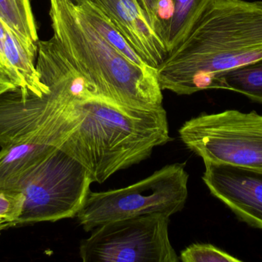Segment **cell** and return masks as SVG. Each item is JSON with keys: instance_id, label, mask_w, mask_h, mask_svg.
Masks as SVG:
<instances>
[{"instance_id": "6da1fadb", "label": "cell", "mask_w": 262, "mask_h": 262, "mask_svg": "<svg viewBox=\"0 0 262 262\" xmlns=\"http://www.w3.org/2000/svg\"><path fill=\"white\" fill-rule=\"evenodd\" d=\"M262 58V1L213 0L157 67L162 90L217 89L225 72Z\"/></svg>"}, {"instance_id": "7a4b0ae2", "label": "cell", "mask_w": 262, "mask_h": 262, "mask_svg": "<svg viewBox=\"0 0 262 262\" xmlns=\"http://www.w3.org/2000/svg\"><path fill=\"white\" fill-rule=\"evenodd\" d=\"M82 118L63 145L93 183L102 184L118 171L147 158L170 140L166 112L124 107L95 97L78 104Z\"/></svg>"}, {"instance_id": "3957f363", "label": "cell", "mask_w": 262, "mask_h": 262, "mask_svg": "<svg viewBox=\"0 0 262 262\" xmlns=\"http://www.w3.org/2000/svg\"><path fill=\"white\" fill-rule=\"evenodd\" d=\"M53 36L72 66L101 98L124 107L163 108L157 69L134 64L107 43L72 0H50Z\"/></svg>"}, {"instance_id": "277c9868", "label": "cell", "mask_w": 262, "mask_h": 262, "mask_svg": "<svg viewBox=\"0 0 262 262\" xmlns=\"http://www.w3.org/2000/svg\"><path fill=\"white\" fill-rule=\"evenodd\" d=\"M49 88L42 96L16 89L0 97V148L33 143L61 148L82 118L78 102L64 77L52 73L43 78Z\"/></svg>"}, {"instance_id": "5b68a950", "label": "cell", "mask_w": 262, "mask_h": 262, "mask_svg": "<svg viewBox=\"0 0 262 262\" xmlns=\"http://www.w3.org/2000/svg\"><path fill=\"white\" fill-rule=\"evenodd\" d=\"M189 175L184 165L164 166L150 176L127 187L89 192L77 215L86 232L116 220L181 211L188 197Z\"/></svg>"}, {"instance_id": "8992f818", "label": "cell", "mask_w": 262, "mask_h": 262, "mask_svg": "<svg viewBox=\"0 0 262 262\" xmlns=\"http://www.w3.org/2000/svg\"><path fill=\"white\" fill-rule=\"evenodd\" d=\"M180 136L204 163L262 170V115L226 110L186 122Z\"/></svg>"}, {"instance_id": "52a82bcc", "label": "cell", "mask_w": 262, "mask_h": 262, "mask_svg": "<svg viewBox=\"0 0 262 262\" xmlns=\"http://www.w3.org/2000/svg\"><path fill=\"white\" fill-rule=\"evenodd\" d=\"M93 183L87 169L61 148L51 152L18 186L24 195L18 224L77 216Z\"/></svg>"}, {"instance_id": "ba28073f", "label": "cell", "mask_w": 262, "mask_h": 262, "mask_svg": "<svg viewBox=\"0 0 262 262\" xmlns=\"http://www.w3.org/2000/svg\"><path fill=\"white\" fill-rule=\"evenodd\" d=\"M169 215L149 214L105 223L80 246L84 262H178Z\"/></svg>"}, {"instance_id": "9c48e42d", "label": "cell", "mask_w": 262, "mask_h": 262, "mask_svg": "<svg viewBox=\"0 0 262 262\" xmlns=\"http://www.w3.org/2000/svg\"><path fill=\"white\" fill-rule=\"evenodd\" d=\"M211 193L241 221L262 229V170L204 163Z\"/></svg>"}, {"instance_id": "30bf717a", "label": "cell", "mask_w": 262, "mask_h": 262, "mask_svg": "<svg viewBox=\"0 0 262 262\" xmlns=\"http://www.w3.org/2000/svg\"><path fill=\"white\" fill-rule=\"evenodd\" d=\"M149 66L157 69L167 55L137 0H92Z\"/></svg>"}, {"instance_id": "8fae6325", "label": "cell", "mask_w": 262, "mask_h": 262, "mask_svg": "<svg viewBox=\"0 0 262 262\" xmlns=\"http://www.w3.org/2000/svg\"><path fill=\"white\" fill-rule=\"evenodd\" d=\"M33 143H18L0 148V189L17 190L23 180L55 149Z\"/></svg>"}, {"instance_id": "7c38bea8", "label": "cell", "mask_w": 262, "mask_h": 262, "mask_svg": "<svg viewBox=\"0 0 262 262\" xmlns=\"http://www.w3.org/2000/svg\"><path fill=\"white\" fill-rule=\"evenodd\" d=\"M0 19L10 28L25 47L36 56L39 39L30 0H0Z\"/></svg>"}, {"instance_id": "4fadbf2b", "label": "cell", "mask_w": 262, "mask_h": 262, "mask_svg": "<svg viewBox=\"0 0 262 262\" xmlns=\"http://www.w3.org/2000/svg\"><path fill=\"white\" fill-rule=\"evenodd\" d=\"M74 3L80 13L92 25V27L95 28L97 32L121 55L140 67H152L134 50L125 37L92 0H77Z\"/></svg>"}, {"instance_id": "5bb4252c", "label": "cell", "mask_w": 262, "mask_h": 262, "mask_svg": "<svg viewBox=\"0 0 262 262\" xmlns=\"http://www.w3.org/2000/svg\"><path fill=\"white\" fill-rule=\"evenodd\" d=\"M213 0H172V16L164 41L168 53L190 32Z\"/></svg>"}, {"instance_id": "9a60e30c", "label": "cell", "mask_w": 262, "mask_h": 262, "mask_svg": "<svg viewBox=\"0 0 262 262\" xmlns=\"http://www.w3.org/2000/svg\"><path fill=\"white\" fill-rule=\"evenodd\" d=\"M217 89L233 91L262 104V58L225 72Z\"/></svg>"}, {"instance_id": "2e32d148", "label": "cell", "mask_w": 262, "mask_h": 262, "mask_svg": "<svg viewBox=\"0 0 262 262\" xmlns=\"http://www.w3.org/2000/svg\"><path fill=\"white\" fill-rule=\"evenodd\" d=\"M183 262H241L228 252L211 244H192L180 254Z\"/></svg>"}, {"instance_id": "e0dca14e", "label": "cell", "mask_w": 262, "mask_h": 262, "mask_svg": "<svg viewBox=\"0 0 262 262\" xmlns=\"http://www.w3.org/2000/svg\"><path fill=\"white\" fill-rule=\"evenodd\" d=\"M24 201V195L20 191L0 189V218L18 225Z\"/></svg>"}, {"instance_id": "ac0fdd59", "label": "cell", "mask_w": 262, "mask_h": 262, "mask_svg": "<svg viewBox=\"0 0 262 262\" xmlns=\"http://www.w3.org/2000/svg\"><path fill=\"white\" fill-rule=\"evenodd\" d=\"M154 30L157 20L165 21L172 15V0H137Z\"/></svg>"}, {"instance_id": "d6986e66", "label": "cell", "mask_w": 262, "mask_h": 262, "mask_svg": "<svg viewBox=\"0 0 262 262\" xmlns=\"http://www.w3.org/2000/svg\"><path fill=\"white\" fill-rule=\"evenodd\" d=\"M21 87V80L18 75L0 62V97Z\"/></svg>"}, {"instance_id": "ffe728a7", "label": "cell", "mask_w": 262, "mask_h": 262, "mask_svg": "<svg viewBox=\"0 0 262 262\" xmlns=\"http://www.w3.org/2000/svg\"><path fill=\"white\" fill-rule=\"evenodd\" d=\"M15 226V225L12 224V223H8V221L0 218V230H4V229H8V228L12 227V226Z\"/></svg>"}, {"instance_id": "44dd1931", "label": "cell", "mask_w": 262, "mask_h": 262, "mask_svg": "<svg viewBox=\"0 0 262 262\" xmlns=\"http://www.w3.org/2000/svg\"><path fill=\"white\" fill-rule=\"evenodd\" d=\"M0 62L3 63V56H2L1 52H0Z\"/></svg>"}, {"instance_id": "7402d4cb", "label": "cell", "mask_w": 262, "mask_h": 262, "mask_svg": "<svg viewBox=\"0 0 262 262\" xmlns=\"http://www.w3.org/2000/svg\"><path fill=\"white\" fill-rule=\"evenodd\" d=\"M72 1H73V2H76V1H77V0H72Z\"/></svg>"}, {"instance_id": "603a6c76", "label": "cell", "mask_w": 262, "mask_h": 262, "mask_svg": "<svg viewBox=\"0 0 262 262\" xmlns=\"http://www.w3.org/2000/svg\"><path fill=\"white\" fill-rule=\"evenodd\" d=\"M2 231H3V230H0V234H1Z\"/></svg>"}]
</instances>
